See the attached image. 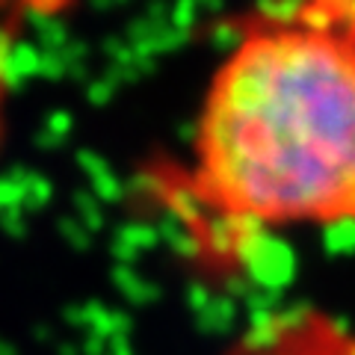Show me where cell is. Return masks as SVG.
Returning a JSON list of instances; mask_svg holds the SVG:
<instances>
[{"label":"cell","mask_w":355,"mask_h":355,"mask_svg":"<svg viewBox=\"0 0 355 355\" xmlns=\"http://www.w3.org/2000/svg\"><path fill=\"white\" fill-rule=\"evenodd\" d=\"M190 187L231 222H355V39L320 24L249 30L210 77Z\"/></svg>","instance_id":"1"},{"label":"cell","mask_w":355,"mask_h":355,"mask_svg":"<svg viewBox=\"0 0 355 355\" xmlns=\"http://www.w3.org/2000/svg\"><path fill=\"white\" fill-rule=\"evenodd\" d=\"M228 355H355V331L320 311H296L252 329Z\"/></svg>","instance_id":"2"},{"label":"cell","mask_w":355,"mask_h":355,"mask_svg":"<svg viewBox=\"0 0 355 355\" xmlns=\"http://www.w3.org/2000/svg\"><path fill=\"white\" fill-rule=\"evenodd\" d=\"M0 104H3V48H0Z\"/></svg>","instance_id":"3"}]
</instances>
